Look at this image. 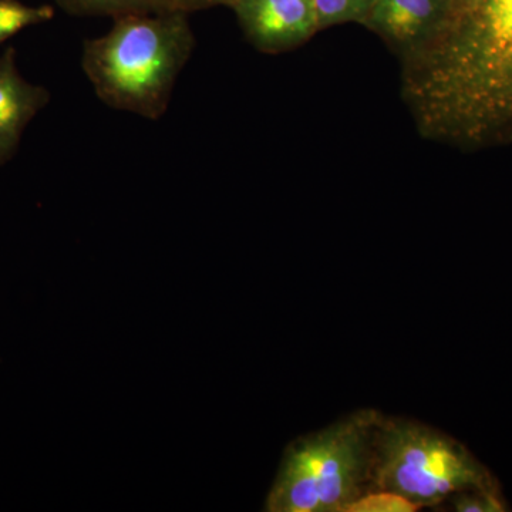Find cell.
Returning a JSON list of instances; mask_svg holds the SVG:
<instances>
[{"mask_svg":"<svg viewBox=\"0 0 512 512\" xmlns=\"http://www.w3.org/2000/svg\"><path fill=\"white\" fill-rule=\"evenodd\" d=\"M55 16L50 6H28L19 0H0V45L30 26L49 22Z\"/></svg>","mask_w":512,"mask_h":512,"instance_id":"cell-9","label":"cell"},{"mask_svg":"<svg viewBox=\"0 0 512 512\" xmlns=\"http://www.w3.org/2000/svg\"><path fill=\"white\" fill-rule=\"evenodd\" d=\"M451 2H453L454 12H456V9L461 5V3H463V0H451Z\"/></svg>","mask_w":512,"mask_h":512,"instance_id":"cell-14","label":"cell"},{"mask_svg":"<svg viewBox=\"0 0 512 512\" xmlns=\"http://www.w3.org/2000/svg\"><path fill=\"white\" fill-rule=\"evenodd\" d=\"M57 5L74 16H117L157 12L156 0H56Z\"/></svg>","mask_w":512,"mask_h":512,"instance_id":"cell-8","label":"cell"},{"mask_svg":"<svg viewBox=\"0 0 512 512\" xmlns=\"http://www.w3.org/2000/svg\"><path fill=\"white\" fill-rule=\"evenodd\" d=\"M453 13L451 0H376L363 26L400 60L439 36Z\"/></svg>","mask_w":512,"mask_h":512,"instance_id":"cell-6","label":"cell"},{"mask_svg":"<svg viewBox=\"0 0 512 512\" xmlns=\"http://www.w3.org/2000/svg\"><path fill=\"white\" fill-rule=\"evenodd\" d=\"M234 0H156L157 12H198V10L228 6L231 8Z\"/></svg>","mask_w":512,"mask_h":512,"instance_id":"cell-12","label":"cell"},{"mask_svg":"<svg viewBox=\"0 0 512 512\" xmlns=\"http://www.w3.org/2000/svg\"><path fill=\"white\" fill-rule=\"evenodd\" d=\"M319 30L345 23L365 25L376 0H312Z\"/></svg>","mask_w":512,"mask_h":512,"instance_id":"cell-10","label":"cell"},{"mask_svg":"<svg viewBox=\"0 0 512 512\" xmlns=\"http://www.w3.org/2000/svg\"><path fill=\"white\" fill-rule=\"evenodd\" d=\"M15 56L13 47L0 56V165L15 156L23 131L50 100L45 87L23 79Z\"/></svg>","mask_w":512,"mask_h":512,"instance_id":"cell-7","label":"cell"},{"mask_svg":"<svg viewBox=\"0 0 512 512\" xmlns=\"http://www.w3.org/2000/svg\"><path fill=\"white\" fill-rule=\"evenodd\" d=\"M400 93L426 140L512 143V0H463L439 36L400 59Z\"/></svg>","mask_w":512,"mask_h":512,"instance_id":"cell-1","label":"cell"},{"mask_svg":"<svg viewBox=\"0 0 512 512\" xmlns=\"http://www.w3.org/2000/svg\"><path fill=\"white\" fill-rule=\"evenodd\" d=\"M380 414L362 410L286 447L266 498L269 512H346L372 491Z\"/></svg>","mask_w":512,"mask_h":512,"instance_id":"cell-3","label":"cell"},{"mask_svg":"<svg viewBox=\"0 0 512 512\" xmlns=\"http://www.w3.org/2000/svg\"><path fill=\"white\" fill-rule=\"evenodd\" d=\"M231 9L248 42L268 55L298 49L319 32L312 0H234Z\"/></svg>","mask_w":512,"mask_h":512,"instance_id":"cell-5","label":"cell"},{"mask_svg":"<svg viewBox=\"0 0 512 512\" xmlns=\"http://www.w3.org/2000/svg\"><path fill=\"white\" fill-rule=\"evenodd\" d=\"M419 508L402 495L389 491H370L350 504L346 512H413Z\"/></svg>","mask_w":512,"mask_h":512,"instance_id":"cell-11","label":"cell"},{"mask_svg":"<svg viewBox=\"0 0 512 512\" xmlns=\"http://www.w3.org/2000/svg\"><path fill=\"white\" fill-rule=\"evenodd\" d=\"M458 511H498L500 504L494 500H477V498L460 497L456 501Z\"/></svg>","mask_w":512,"mask_h":512,"instance_id":"cell-13","label":"cell"},{"mask_svg":"<svg viewBox=\"0 0 512 512\" xmlns=\"http://www.w3.org/2000/svg\"><path fill=\"white\" fill-rule=\"evenodd\" d=\"M194 49L188 13H130L114 18L106 35L84 40L82 67L111 109L160 120Z\"/></svg>","mask_w":512,"mask_h":512,"instance_id":"cell-2","label":"cell"},{"mask_svg":"<svg viewBox=\"0 0 512 512\" xmlns=\"http://www.w3.org/2000/svg\"><path fill=\"white\" fill-rule=\"evenodd\" d=\"M372 491L399 494L421 507L484 487V473L463 447L416 421L379 416L373 437Z\"/></svg>","mask_w":512,"mask_h":512,"instance_id":"cell-4","label":"cell"}]
</instances>
